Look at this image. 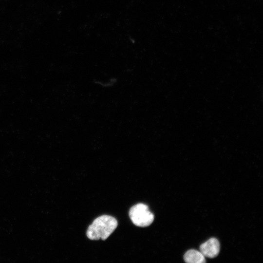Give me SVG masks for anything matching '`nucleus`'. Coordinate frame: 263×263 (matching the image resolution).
Returning a JSON list of instances; mask_svg holds the SVG:
<instances>
[{"mask_svg":"<svg viewBox=\"0 0 263 263\" xmlns=\"http://www.w3.org/2000/svg\"><path fill=\"white\" fill-rule=\"evenodd\" d=\"M129 216L134 225L139 227L149 226L154 220V215L146 205L139 203L132 207Z\"/></svg>","mask_w":263,"mask_h":263,"instance_id":"f03ea898","label":"nucleus"},{"mask_svg":"<svg viewBox=\"0 0 263 263\" xmlns=\"http://www.w3.org/2000/svg\"><path fill=\"white\" fill-rule=\"evenodd\" d=\"M184 261L188 263H203L206 262L205 256L200 252L194 249L188 250L184 256Z\"/></svg>","mask_w":263,"mask_h":263,"instance_id":"20e7f679","label":"nucleus"},{"mask_svg":"<svg viewBox=\"0 0 263 263\" xmlns=\"http://www.w3.org/2000/svg\"><path fill=\"white\" fill-rule=\"evenodd\" d=\"M118 223L111 216L104 215L96 218L87 231V237L92 240H106L116 229Z\"/></svg>","mask_w":263,"mask_h":263,"instance_id":"f257e3e1","label":"nucleus"},{"mask_svg":"<svg viewBox=\"0 0 263 263\" xmlns=\"http://www.w3.org/2000/svg\"><path fill=\"white\" fill-rule=\"evenodd\" d=\"M220 245L218 240L214 238L208 240L200 246V252L205 257L212 258L216 257L220 251Z\"/></svg>","mask_w":263,"mask_h":263,"instance_id":"7ed1b4c3","label":"nucleus"}]
</instances>
